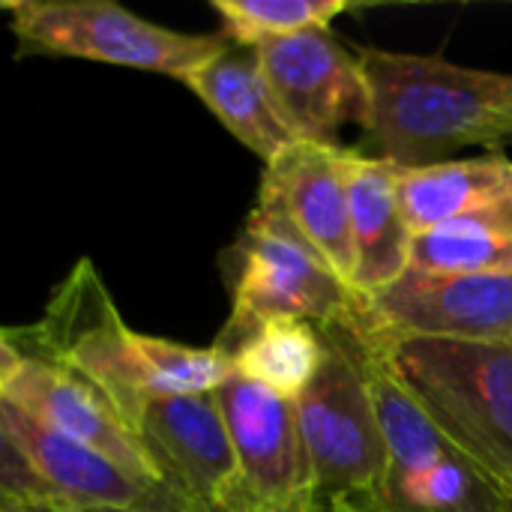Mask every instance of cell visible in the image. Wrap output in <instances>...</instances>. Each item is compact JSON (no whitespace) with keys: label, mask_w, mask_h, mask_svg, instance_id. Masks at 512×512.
<instances>
[{"label":"cell","mask_w":512,"mask_h":512,"mask_svg":"<svg viewBox=\"0 0 512 512\" xmlns=\"http://www.w3.org/2000/svg\"><path fill=\"white\" fill-rule=\"evenodd\" d=\"M357 54L372 90V156L420 168L465 147H501L512 138V72L471 69L438 54Z\"/></svg>","instance_id":"6da1fadb"},{"label":"cell","mask_w":512,"mask_h":512,"mask_svg":"<svg viewBox=\"0 0 512 512\" xmlns=\"http://www.w3.org/2000/svg\"><path fill=\"white\" fill-rule=\"evenodd\" d=\"M324 363L294 402L312 512H387V444L357 324L321 330Z\"/></svg>","instance_id":"7a4b0ae2"},{"label":"cell","mask_w":512,"mask_h":512,"mask_svg":"<svg viewBox=\"0 0 512 512\" xmlns=\"http://www.w3.org/2000/svg\"><path fill=\"white\" fill-rule=\"evenodd\" d=\"M363 342L423 414L512 498V345L453 339Z\"/></svg>","instance_id":"3957f363"},{"label":"cell","mask_w":512,"mask_h":512,"mask_svg":"<svg viewBox=\"0 0 512 512\" xmlns=\"http://www.w3.org/2000/svg\"><path fill=\"white\" fill-rule=\"evenodd\" d=\"M144 336L123 321L99 270L87 258L54 288L36 324L12 330L24 357L48 360L81 378L114 408L135 438L153 405Z\"/></svg>","instance_id":"277c9868"},{"label":"cell","mask_w":512,"mask_h":512,"mask_svg":"<svg viewBox=\"0 0 512 512\" xmlns=\"http://www.w3.org/2000/svg\"><path fill=\"white\" fill-rule=\"evenodd\" d=\"M231 294V318L216 339L225 354L273 318H297L324 330L357 324L363 312L357 291L294 228L258 204L234 243Z\"/></svg>","instance_id":"5b68a950"},{"label":"cell","mask_w":512,"mask_h":512,"mask_svg":"<svg viewBox=\"0 0 512 512\" xmlns=\"http://www.w3.org/2000/svg\"><path fill=\"white\" fill-rule=\"evenodd\" d=\"M18 39V54L78 57L183 81L216 57L222 33H180L108 0H15L0 3Z\"/></svg>","instance_id":"8992f818"},{"label":"cell","mask_w":512,"mask_h":512,"mask_svg":"<svg viewBox=\"0 0 512 512\" xmlns=\"http://www.w3.org/2000/svg\"><path fill=\"white\" fill-rule=\"evenodd\" d=\"M366 366L387 444V512H512L510 495L423 414L369 345Z\"/></svg>","instance_id":"52a82bcc"},{"label":"cell","mask_w":512,"mask_h":512,"mask_svg":"<svg viewBox=\"0 0 512 512\" xmlns=\"http://www.w3.org/2000/svg\"><path fill=\"white\" fill-rule=\"evenodd\" d=\"M273 102L297 141L345 147L342 132L372 123V90L360 54L327 30L270 39L255 48Z\"/></svg>","instance_id":"ba28073f"},{"label":"cell","mask_w":512,"mask_h":512,"mask_svg":"<svg viewBox=\"0 0 512 512\" xmlns=\"http://www.w3.org/2000/svg\"><path fill=\"white\" fill-rule=\"evenodd\" d=\"M357 330L369 342L453 339L512 345V276L411 267L402 279L363 300Z\"/></svg>","instance_id":"9c48e42d"},{"label":"cell","mask_w":512,"mask_h":512,"mask_svg":"<svg viewBox=\"0 0 512 512\" xmlns=\"http://www.w3.org/2000/svg\"><path fill=\"white\" fill-rule=\"evenodd\" d=\"M213 396L237 456V480L219 512H312L294 402L240 375Z\"/></svg>","instance_id":"30bf717a"},{"label":"cell","mask_w":512,"mask_h":512,"mask_svg":"<svg viewBox=\"0 0 512 512\" xmlns=\"http://www.w3.org/2000/svg\"><path fill=\"white\" fill-rule=\"evenodd\" d=\"M354 147L294 141L261 177L258 207L294 228L348 285L354 276L348 162Z\"/></svg>","instance_id":"8fae6325"},{"label":"cell","mask_w":512,"mask_h":512,"mask_svg":"<svg viewBox=\"0 0 512 512\" xmlns=\"http://www.w3.org/2000/svg\"><path fill=\"white\" fill-rule=\"evenodd\" d=\"M138 438L171 492L195 512L222 510L237 480V456L213 393L153 402Z\"/></svg>","instance_id":"7c38bea8"},{"label":"cell","mask_w":512,"mask_h":512,"mask_svg":"<svg viewBox=\"0 0 512 512\" xmlns=\"http://www.w3.org/2000/svg\"><path fill=\"white\" fill-rule=\"evenodd\" d=\"M0 399L15 405L36 423L48 426L51 432H60L78 444L99 450L138 480L150 486H165L135 432L114 414V408L93 387H87L66 369L39 357H27L24 369Z\"/></svg>","instance_id":"4fadbf2b"},{"label":"cell","mask_w":512,"mask_h":512,"mask_svg":"<svg viewBox=\"0 0 512 512\" xmlns=\"http://www.w3.org/2000/svg\"><path fill=\"white\" fill-rule=\"evenodd\" d=\"M0 420L12 441L36 471V477L60 498L69 512L81 510H138L171 495L168 486H150L102 456L48 426L36 423L15 405L0 399Z\"/></svg>","instance_id":"5bb4252c"},{"label":"cell","mask_w":512,"mask_h":512,"mask_svg":"<svg viewBox=\"0 0 512 512\" xmlns=\"http://www.w3.org/2000/svg\"><path fill=\"white\" fill-rule=\"evenodd\" d=\"M354 276L360 300L384 291L411 270L414 231L399 204V165L354 147L348 162Z\"/></svg>","instance_id":"9a60e30c"},{"label":"cell","mask_w":512,"mask_h":512,"mask_svg":"<svg viewBox=\"0 0 512 512\" xmlns=\"http://www.w3.org/2000/svg\"><path fill=\"white\" fill-rule=\"evenodd\" d=\"M183 84L243 147H249L264 162H273L297 141L273 102L255 48L228 42L216 57L189 72Z\"/></svg>","instance_id":"2e32d148"},{"label":"cell","mask_w":512,"mask_h":512,"mask_svg":"<svg viewBox=\"0 0 512 512\" xmlns=\"http://www.w3.org/2000/svg\"><path fill=\"white\" fill-rule=\"evenodd\" d=\"M399 204L414 234L462 216L512 210V159L486 153L399 168Z\"/></svg>","instance_id":"e0dca14e"},{"label":"cell","mask_w":512,"mask_h":512,"mask_svg":"<svg viewBox=\"0 0 512 512\" xmlns=\"http://www.w3.org/2000/svg\"><path fill=\"white\" fill-rule=\"evenodd\" d=\"M234 375L297 402L324 363V336L315 324L273 318L246 333L231 351Z\"/></svg>","instance_id":"ac0fdd59"},{"label":"cell","mask_w":512,"mask_h":512,"mask_svg":"<svg viewBox=\"0 0 512 512\" xmlns=\"http://www.w3.org/2000/svg\"><path fill=\"white\" fill-rule=\"evenodd\" d=\"M411 267L426 273L512 276V210L462 216L414 234Z\"/></svg>","instance_id":"d6986e66"},{"label":"cell","mask_w":512,"mask_h":512,"mask_svg":"<svg viewBox=\"0 0 512 512\" xmlns=\"http://www.w3.org/2000/svg\"><path fill=\"white\" fill-rule=\"evenodd\" d=\"M222 18V36L243 48H258L270 39L327 30L330 21L351 9L348 0H213Z\"/></svg>","instance_id":"ffe728a7"},{"label":"cell","mask_w":512,"mask_h":512,"mask_svg":"<svg viewBox=\"0 0 512 512\" xmlns=\"http://www.w3.org/2000/svg\"><path fill=\"white\" fill-rule=\"evenodd\" d=\"M0 501H24V504H48V507H60V498L36 477V471L30 468V462L24 459V453L18 450V444L12 441L9 429L0 420ZM69 512V510H66Z\"/></svg>","instance_id":"44dd1931"},{"label":"cell","mask_w":512,"mask_h":512,"mask_svg":"<svg viewBox=\"0 0 512 512\" xmlns=\"http://www.w3.org/2000/svg\"><path fill=\"white\" fill-rule=\"evenodd\" d=\"M24 354L12 339V330L0 327V396L6 393V387L18 378V372L24 369Z\"/></svg>","instance_id":"7402d4cb"},{"label":"cell","mask_w":512,"mask_h":512,"mask_svg":"<svg viewBox=\"0 0 512 512\" xmlns=\"http://www.w3.org/2000/svg\"><path fill=\"white\" fill-rule=\"evenodd\" d=\"M81 512H195L177 492L165 495L162 501L150 504V507H138V510H81Z\"/></svg>","instance_id":"603a6c76"},{"label":"cell","mask_w":512,"mask_h":512,"mask_svg":"<svg viewBox=\"0 0 512 512\" xmlns=\"http://www.w3.org/2000/svg\"><path fill=\"white\" fill-rule=\"evenodd\" d=\"M0 512H66L48 504H24V501H0Z\"/></svg>","instance_id":"cb8c5ba5"}]
</instances>
